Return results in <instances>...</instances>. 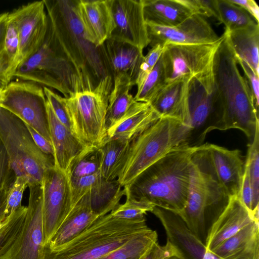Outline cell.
Returning <instances> with one entry per match:
<instances>
[{
  "label": "cell",
  "mask_w": 259,
  "mask_h": 259,
  "mask_svg": "<svg viewBox=\"0 0 259 259\" xmlns=\"http://www.w3.org/2000/svg\"><path fill=\"white\" fill-rule=\"evenodd\" d=\"M195 147L170 150L123 187L126 198L180 212L187 199Z\"/></svg>",
  "instance_id": "cell-1"
},
{
  "label": "cell",
  "mask_w": 259,
  "mask_h": 259,
  "mask_svg": "<svg viewBox=\"0 0 259 259\" xmlns=\"http://www.w3.org/2000/svg\"><path fill=\"white\" fill-rule=\"evenodd\" d=\"M48 31L62 56L69 63L83 90L94 89L108 75L99 48L86 38L74 9V0H44Z\"/></svg>",
  "instance_id": "cell-2"
},
{
  "label": "cell",
  "mask_w": 259,
  "mask_h": 259,
  "mask_svg": "<svg viewBox=\"0 0 259 259\" xmlns=\"http://www.w3.org/2000/svg\"><path fill=\"white\" fill-rule=\"evenodd\" d=\"M213 73L214 88L222 109L221 119L215 130H240L251 142L259 124L258 109L246 78L240 72L225 34L215 55Z\"/></svg>",
  "instance_id": "cell-3"
},
{
  "label": "cell",
  "mask_w": 259,
  "mask_h": 259,
  "mask_svg": "<svg viewBox=\"0 0 259 259\" xmlns=\"http://www.w3.org/2000/svg\"><path fill=\"white\" fill-rule=\"evenodd\" d=\"M230 198L219 183L203 144L196 147L192 157L187 201L178 214L188 229L204 245L212 226Z\"/></svg>",
  "instance_id": "cell-4"
},
{
  "label": "cell",
  "mask_w": 259,
  "mask_h": 259,
  "mask_svg": "<svg viewBox=\"0 0 259 259\" xmlns=\"http://www.w3.org/2000/svg\"><path fill=\"white\" fill-rule=\"evenodd\" d=\"M148 228L145 217L127 220L109 213L60 250L45 247L44 259H100Z\"/></svg>",
  "instance_id": "cell-5"
},
{
  "label": "cell",
  "mask_w": 259,
  "mask_h": 259,
  "mask_svg": "<svg viewBox=\"0 0 259 259\" xmlns=\"http://www.w3.org/2000/svg\"><path fill=\"white\" fill-rule=\"evenodd\" d=\"M188 128L180 121L161 117L130 142L123 167L117 178L123 187L172 149L186 146Z\"/></svg>",
  "instance_id": "cell-6"
},
{
  "label": "cell",
  "mask_w": 259,
  "mask_h": 259,
  "mask_svg": "<svg viewBox=\"0 0 259 259\" xmlns=\"http://www.w3.org/2000/svg\"><path fill=\"white\" fill-rule=\"evenodd\" d=\"M0 141L9 156L16 177H26L28 186L41 185L46 170L55 165L54 158L38 148L27 125L21 119L1 106Z\"/></svg>",
  "instance_id": "cell-7"
},
{
  "label": "cell",
  "mask_w": 259,
  "mask_h": 259,
  "mask_svg": "<svg viewBox=\"0 0 259 259\" xmlns=\"http://www.w3.org/2000/svg\"><path fill=\"white\" fill-rule=\"evenodd\" d=\"M113 84L108 75L94 89L64 97L71 131L87 147H99L106 138L105 118Z\"/></svg>",
  "instance_id": "cell-8"
},
{
  "label": "cell",
  "mask_w": 259,
  "mask_h": 259,
  "mask_svg": "<svg viewBox=\"0 0 259 259\" xmlns=\"http://www.w3.org/2000/svg\"><path fill=\"white\" fill-rule=\"evenodd\" d=\"M14 77L56 90L65 98L83 90L73 68L55 47L48 28L41 46L19 65Z\"/></svg>",
  "instance_id": "cell-9"
},
{
  "label": "cell",
  "mask_w": 259,
  "mask_h": 259,
  "mask_svg": "<svg viewBox=\"0 0 259 259\" xmlns=\"http://www.w3.org/2000/svg\"><path fill=\"white\" fill-rule=\"evenodd\" d=\"M224 37L223 33L210 44L165 45L161 58L166 83L194 79L208 91H213L214 57Z\"/></svg>",
  "instance_id": "cell-10"
},
{
  "label": "cell",
  "mask_w": 259,
  "mask_h": 259,
  "mask_svg": "<svg viewBox=\"0 0 259 259\" xmlns=\"http://www.w3.org/2000/svg\"><path fill=\"white\" fill-rule=\"evenodd\" d=\"M0 106L51 142L47 101L43 87L22 80L10 81L4 89Z\"/></svg>",
  "instance_id": "cell-11"
},
{
  "label": "cell",
  "mask_w": 259,
  "mask_h": 259,
  "mask_svg": "<svg viewBox=\"0 0 259 259\" xmlns=\"http://www.w3.org/2000/svg\"><path fill=\"white\" fill-rule=\"evenodd\" d=\"M27 212L20 232L0 259H44L45 239L41 184L28 186Z\"/></svg>",
  "instance_id": "cell-12"
},
{
  "label": "cell",
  "mask_w": 259,
  "mask_h": 259,
  "mask_svg": "<svg viewBox=\"0 0 259 259\" xmlns=\"http://www.w3.org/2000/svg\"><path fill=\"white\" fill-rule=\"evenodd\" d=\"M189 123L186 145L202 144L207 134L215 130L222 117V109L214 89L209 91L196 80L189 84Z\"/></svg>",
  "instance_id": "cell-13"
},
{
  "label": "cell",
  "mask_w": 259,
  "mask_h": 259,
  "mask_svg": "<svg viewBox=\"0 0 259 259\" xmlns=\"http://www.w3.org/2000/svg\"><path fill=\"white\" fill-rule=\"evenodd\" d=\"M42 213L46 244L73 207L66 172L55 165L46 170L42 182Z\"/></svg>",
  "instance_id": "cell-14"
},
{
  "label": "cell",
  "mask_w": 259,
  "mask_h": 259,
  "mask_svg": "<svg viewBox=\"0 0 259 259\" xmlns=\"http://www.w3.org/2000/svg\"><path fill=\"white\" fill-rule=\"evenodd\" d=\"M9 15L19 33V66L42 45L48 31V18L44 0L23 5L9 12Z\"/></svg>",
  "instance_id": "cell-15"
},
{
  "label": "cell",
  "mask_w": 259,
  "mask_h": 259,
  "mask_svg": "<svg viewBox=\"0 0 259 259\" xmlns=\"http://www.w3.org/2000/svg\"><path fill=\"white\" fill-rule=\"evenodd\" d=\"M149 44L163 47L169 43L205 44L218 41L221 37L205 18L193 14L175 26L165 27L146 23Z\"/></svg>",
  "instance_id": "cell-16"
},
{
  "label": "cell",
  "mask_w": 259,
  "mask_h": 259,
  "mask_svg": "<svg viewBox=\"0 0 259 259\" xmlns=\"http://www.w3.org/2000/svg\"><path fill=\"white\" fill-rule=\"evenodd\" d=\"M161 223L175 254L180 259H221L206 249L205 245L187 227L175 212L155 206L151 211Z\"/></svg>",
  "instance_id": "cell-17"
},
{
  "label": "cell",
  "mask_w": 259,
  "mask_h": 259,
  "mask_svg": "<svg viewBox=\"0 0 259 259\" xmlns=\"http://www.w3.org/2000/svg\"><path fill=\"white\" fill-rule=\"evenodd\" d=\"M115 27L110 38L142 50L149 44L142 0H112Z\"/></svg>",
  "instance_id": "cell-18"
},
{
  "label": "cell",
  "mask_w": 259,
  "mask_h": 259,
  "mask_svg": "<svg viewBox=\"0 0 259 259\" xmlns=\"http://www.w3.org/2000/svg\"><path fill=\"white\" fill-rule=\"evenodd\" d=\"M112 0H74V9L87 39L98 48L115 27Z\"/></svg>",
  "instance_id": "cell-19"
},
{
  "label": "cell",
  "mask_w": 259,
  "mask_h": 259,
  "mask_svg": "<svg viewBox=\"0 0 259 259\" xmlns=\"http://www.w3.org/2000/svg\"><path fill=\"white\" fill-rule=\"evenodd\" d=\"M203 145L220 185L231 197L239 198L245 163L241 151L212 144Z\"/></svg>",
  "instance_id": "cell-20"
},
{
  "label": "cell",
  "mask_w": 259,
  "mask_h": 259,
  "mask_svg": "<svg viewBox=\"0 0 259 259\" xmlns=\"http://www.w3.org/2000/svg\"><path fill=\"white\" fill-rule=\"evenodd\" d=\"M99 48L107 75L113 79L120 75H126L131 79L133 85H135L144 56L143 50L110 38Z\"/></svg>",
  "instance_id": "cell-21"
},
{
  "label": "cell",
  "mask_w": 259,
  "mask_h": 259,
  "mask_svg": "<svg viewBox=\"0 0 259 259\" xmlns=\"http://www.w3.org/2000/svg\"><path fill=\"white\" fill-rule=\"evenodd\" d=\"M98 218L92 210L87 193L74 205L45 247L51 251L60 250L81 234Z\"/></svg>",
  "instance_id": "cell-22"
},
{
  "label": "cell",
  "mask_w": 259,
  "mask_h": 259,
  "mask_svg": "<svg viewBox=\"0 0 259 259\" xmlns=\"http://www.w3.org/2000/svg\"><path fill=\"white\" fill-rule=\"evenodd\" d=\"M190 81L179 80L166 83L149 103L161 117L177 119L186 126L188 130Z\"/></svg>",
  "instance_id": "cell-23"
},
{
  "label": "cell",
  "mask_w": 259,
  "mask_h": 259,
  "mask_svg": "<svg viewBox=\"0 0 259 259\" xmlns=\"http://www.w3.org/2000/svg\"><path fill=\"white\" fill-rule=\"evenodd\" d=\"M254 221L238 197H232L220 217L212 226L205 246L211 251L224 241Z\"/></svg>",
  "instance_id": "cell-24"
},
{
  "label": "cell",
  "mask_w": 259,
  "mask_h": 259,
  "mask_svg": "<svg viewBox=\"0 0 259 259\" xmlns=\"http://www.w3.org/2000/svg\"><path fill=\"white\" fill-rule=\"evenodd\" d=\"M47 109L55 166L66 172L72 160L87 147L75 136L71 130L57 119L48 101Z\"/></svg>",
  "instance_id": "cell-25"
},
{
  "label": "cell",
  "mask_w": 259,
  "mask_h": 259,
  "mask_svg": "<svg viewBox=\"0 0 259 259\" xmlns=\"http://www.w3.org/2000/svg\"><path fill=\"white\" fill-rule=\"evenodd\" d=\"M160 118L149 103L135 101L121 120L107 134L106 139L131 142Z\"/></svg>",
  "instance_id": "cell-26"
},
{
  "label": "cell",
  "mask_w": 259,
  "mask_h": 259,
  "mask_svg": "<svg viewBox=\"0 0 259 259\" xmlns=\"http://www.w3.org/2000/svg\"><path fill=\"white\" fill-rule=\"evenodd\" d=\"M211 252L221 259H259L258 222H252Z\"/></svg>",
  "instance_id": "cell-27"
},
{
  "label": "cell",
  "mask_w": 259,
  "mask_h": 259,
  "mask_svg": "<svg viewBox=\"0 0 259 259\" xmlns=\"http://www.w3.org/2000/svg\"><path fill=\"white\" fill-rule=\"evenodd\" d=\"M224 33L236 58L247 63L259 75L258 24Z\"/></svg>",
  "instance_id": "cell-28"
},
{
  "label": "cell",
  "mask_w": 259,
  "mask_h": 259,
  "mask_svg": "<svg viewBox=\"0 0 259 259\" xmlns=\"http://www.w3.org/2000/svg\"><path fill=\"white\" fill-rule=\"evenodd\" d=\"M146 23L175 26L191 16L190 10L180 0H142Z\"/></svg>",
  "instance_id": "cell-29"
},
{
  "label": "cell",
  "mask_w": 259,
  "mask_h": 259,
  "mask_svg": "<svg viewBox=\"0 0 259 259\" xmlns=\"http://www.w3.org/2000/svg\"><path fill=\"white\" fill-rule=\"evenodd\" d=\"M113 80V84L109 98L105 118L106 136L121 120L135 101L130 93V90L134 85L129 76L120 75Z\"/></svg>",
  "instance_id": "cell-30"
},
{
  "label": "cell",
  "mask_w": 259,
  "mask_h": 259,
  "mask_svg": "<svg viewBox=\"0 0 259 259\" xmlns=\"http://www.w3.org/2000/svg\"><path fill=\"white\" fill-rule=\"evenodd\" d=\"M117 180L109 181L104 178L88 192L90 205L99 218L110 212L125 195Z\"/></svg>",
  "instance_id": "cell-31"
},
{
  "label": "cell",
  "mask_w": 259,
  "mask_h": 259,
  "mask_svg": "<svg viewBox=\"0 0 259 259\" xmlns=\"http://www.w3.org/2000/svg\"><path fill=\"white\" fill-rule=\"evenodd\" d=\"M130 142L120 139H106L99 146L102 159L101 174L107 180H117L123 167Z\"/></svg>",
  "instance_id": "cell-32"
},
{
  "label": "cell",
  "mask_w": 259,
  "mask_h": 259,
  "mask_svg": "<svg viewBox=\"0 0 259 259\" xmlns=\"http://www.w3.org/2000/svg\"><path fill=\"white\" fill-rule=\"evenodd\" d=\"M157 239V232L148 228L100 259H140Z\"/></svg>",
  "instance_id": "cell-33"
},
{
  "label": "cell",
  "mask_w": 259,
  "mask_h": 259,
  "mask_svg": "<svg viewBox=\"0 0 259 259\" xmlns=\"http://www.w3.org/2000/svg\"><path fill=\"white\" fill-rule=\"evenodd\" d=\"M102 159L100 147H87L70 163L66 172L69 181L101 172Z\"/></svg>",
  "instance_id": "cell-34"
},
{
  "label": "cell",
  "mask_w": 259,
  "mask_h": 259,
  "mask_svg": "<svg viewBox=\"0 0 259 259\" xmlns=\"http://www.w3.org/2000/svg\"><path fill=\"white\" fill-rule=\"evenodd\" d=\"M216 2L217 19L224 25L225 31L242 28L256 23L243 9L230 0H216Z\"/></svg>",
  "instance_id": "cell-35"
},
{
  "label": "cell",
  "mask_w": 259,
  "mask_h": 259,
  "mask_svg": "<svg viewBox=\"0 0 259 259\" xmlns=\"http://www.w3.org/2000/svg\"><path fill=\"white\" fill-rule=\"evenodd\" d=\"M27 209V206L21 205L0 227V258L9 249L18 236Z\"/></svg>",
  "instance_id": "cell-36"
},
{
  "label": "cell",
  "mask_w": 259,
  "mask_h": 259,
  "mask_svg": "<svg viewBox=\"0 0 259 259\" xmlns=\"http://www.w3.org/2000/svg\"><path fill=\"white\" fill-rule=\"evenodd\" d=\"M166 77L161 55L155 66L137 89L134 100L149 103L155 95L166 84Z\"/></svg>",
  "instance_id": "cell-37"
},
{
  "label": "cell",
  "mask_w": 259,
  "mask_h": 259,
  "mask_svg": "<svg viewBox=\"0 0 259 259\" xmlns=\"http://www.w3.org/2000/svg\"><path fill=\"white\" fill-rule=\"evenodd\" d=\"M251 184L254 205L259 207V124L257 125L253 140L248 145L247 154L244 163Z\"/></svg>",
  "instance_id": "cell-38"
},
{
  "label": "cell",
  "mask_w": 259,
  "mask_h": 259,
  "mask_svg": "<svg viewBox=\"0 0 259 259\" xmlns=\"http://www.w3.org/2000/svg\"><path fill=\"white\" fill-rule=\"evenodd\" d=\"M5 50L9 64L10 74L12 79L19 65L20 42L17 27L9 15L4 38Z\"/></svg>",
  "instance_id": "cell-39"
},
{
  "label": "cell",
  "mask_w": 259,
  "mask_h": 259,
  "mask_svg": "<svg viewBox=\"0 0 259 259\" xmlns=\"http://www.w3.org/2000/svg\"><path fill=\"white\" fill-rule=\"evenodd\" d=\"M155 206L151 203L126 198L123 204H119L110 213L114 217L127 220H138L145 217Z\"/></svg>",
  "instance_id": "cell-40"
},
{
  "label": "cell",
  "mask_w": 259,
  "mask_h": 259,
  "mask_svg": "<svg viewBox=\"0 0 259 259\" xmlns=\"http://www.w3.org/2000/svg\"><path fill=\"white\" fill-rule=\"evenodd\" d=\"M29 181L24 176L16 177L8 192L5 209L6 218L10 216L22 205L23 195L28 186Z\"/></svg>",
  "instance_id": "cell-41"
},
{
  "label": "cell",
  "mask_w": 259,
  "mask_h": 259,
  "mask_svg": "<svg viewBox=\"0 0 259 259\" xmlns=\"http://www.w3.org/2000/svg\"><path fill=\"white\" fill-rule=\"evenodd\" d=\"M9 12L0 14V90L11 81L8 59L5 50L4 38Z\"/></svg>",
  "instance_id": "cell-42"
},
{
  "label": "cell",
  "mask_w": 259,
  "mask_h": 259,
  "mask_svg": "<svg viewBox=\"0 0 259 259\" xmlns=\"http://www.w3.org/2000/svg\"><path fill=\"white\" fill-rule=\"evenodd\" d=\"M101 172L70 182L73 207L103 178Z\"/></svg>",
  "instance_id": "cell-43"
},
{
  "label": "cell",
  "mask_w": 259,
  "mask_h": 259,
  "mask_svg": "<svg viewBox=\"0 0 259 259\" xmlns=\"http://www.w3.org/2000/svg\"><path fill=\"white\" fill-rule=\"evenodd\" d=\"M43 89L47 100L56 117L63 124L71 130L64 97L56 93L50 88L43 87Z\"/></svg>",
  "instance_id": "cell-44"
},
{
  "label": "cell",
  "mask_w": 259,
  "mask_h": 259,
  "mask_svg": "<svg viewBox=\"0 0 259 259\" xmlns=\"http://www.w3.org/2000/svg\"><path fill=\"white\" fill-rule=\"evenodd\" d=\"M163 50V47L161 45H156L151 47L147 54L144 56L135 82V85L137 87V89L141 85L151 72L160 57Z\"/></svg>",
  "instance_id": "cell-45"
},
{
  "label": "cell",
  "mask_w": 259,
  "mask_h": 259,
  "mask_svg": "<svg viewBox=\"0 0 259 259\" xmlns=\"http://www.w3.org/2000/svg\"><path fill=\"white\" fill-rule=\"evenodd\" d=\"M192 14L217 18L216 0H180Z\"/></svg>",
  "instance_id": "cell-46"
},
{
  "label": "cell",
  "mask_w": 259,
  "mask_h": 259,
  "mask_svg": "<svg viewBox=\"0 0 259 259\" xmlns=\"http://www.w3.org/2000/svg\"><path fill=\"white\" fill-rule=\"evenodd\" d=\"M16 178L9 156L0 141V190L7 185L14 183Z\"/></svg>",
  "instance_id": "cell-47"
},
{
  "label": "cell",
  "mask_w": 259,
  "mask_h": 259,
  "mask_svg": "<svg viewBox=\"0 0 259 259\" xmlns=\"http://www.w3.org/2000/svg\"><path fill=\"white\" fill-rule=\"evenodd\" d=\"M236 60L238 64L240 65L244 72L245 77L248 82L254 97L255 106L258 109L259 75L247 63L241 59H236Z\"/></svg>",
  "instance_id": "cell-48"
},
{
  "label": "cell",
  "mask_w": 259,
  "mask_h": 259,
  "mask_svg": "<svg viewBox=\"0 0 259 259\" xmlns=\"http://www.w3.org/2000/svg\"><path fill=\"white\" fill-rule=\"evenodd\" d=\"M174 253V249L167 241L166 244L163 246L157 242L140 259H164Z\"/></svg>",
  "instance_id": "cell-49"
},
{
  "label": "cell",
  "mask_w": 259,
  "mask_h": 259,
  "mask_svg": "<svg viewBox=\"0 0 259 259\" xmlns=\"http://www.w3.org/2000/svg\"><path fill=\"white\" fill-rule=\"evenodd\" d=\"M27 126L38 148L46 155L54 158V152L51 142L47 140L31 127L27 125Z\"/></svg>",
  "instance_id": "cell-50"
},
{
  "label": "cell",
  "mask_w": 259,
  "mask_h": 259,
  "mask_svg": "<svg viewBox=\"0 0 259 259\" xmlns=\"http://www.w3.org/2000/svg\"><path fill=\"white\" fill-rule=\"evenodd\" d=\"M232 3L240 7L249 14L258 24L259 7L254 0H230Z\"/></svg>",
  "instance_id": "cell-51"
},
{
  "label": "cell",
  "mask_w": 259,
  "mask_h": 259,
  "mask_svg": "<svg viewBox=\"0 0 259 259\" xmlns=\"http://www.w3.org/2000/svg\"><path fill=\"white\" fill-rule=\"evenodd\" d=\"M13 184V183L7 185L0 190V227L7 219L5 217V209L7 196L9 190Z\"/></svg>",
  "instance_id": "cell-52"
},
{
  "label": "cell",
  "mask_w": 259,
  "mask_h": 259,
  "mask_svg": "<svg viewBox=\"0 0 259 259\" xmlns=\"http://www.w3.org/2000/svg\"><path fill=\"white\" fill-rule=\"evenodd\" d=\"M164 259H180L175 253L169 255Z\"/></svg>",
  "instance_id": "cell-53"
},
{
  "label": "cell",
  "mask_w": 259,
  "mask_h": 259,
  "mask_svg": "<svg viewBox=\"0 0 259 259\" xmlns=\"http://www.w3.org/2000/svg\"><path fill=\"white\" fill-rule=\"evenodd\" d=\"M4 94V89L0 90V106L3 99Z\"/></svg>",
  "instance_id": "cell-54"
}]
</instances>
